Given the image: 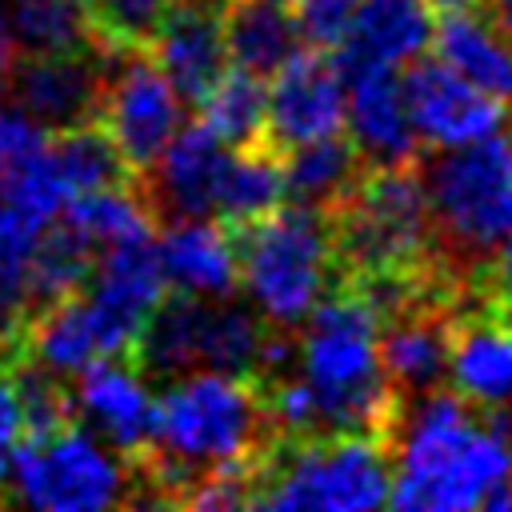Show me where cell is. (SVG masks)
<instances>
[{"label":"cell","instance_id":"obj_40","mask_svg":"<svg viewBox=\"0 0 512 512\" xmlns=\"http://www.w3.org/2000/svg\"><path fill=\"white\" fill-rule=\"evenodd\" d=\"M12 56H16V48H12V40H8V28H4V20H0V84H4V76H8V64H12Z\"/></svg>","mask_w":512,"mask_h":512},{"label":"cell","instance_id":"obj_34","mask_svg":"<svg viewBox=\"0 0 512 512\" xmlns=\"http://www.w3.org/2000/svg\"><path fill=\"white\" fill-rule=\"evenodd\" d=\"M168 4L172 0H88L92 32L108 48L148 44V36L160 24V16L168 12Z\"/></svg>","mask_w":512,"mask_h":512},{"label":"cell","instance_id":"obj_32","mask_svg":"<svg viewBox=\"0 0 512 512\" xmlns=\"http://www.w3.org/2000/svg\"><path fill=\"white\" fill-rule=\"evenodd\" d=\"M64 220H72L88 236V244L96 252L108 248V244H120V240H132V236H148L152 232L148 204L132 188H124V184L72 196L64 204Z\"/></svg>","mask_w":512,"mask_h":512},{"label":"cell","instance_id":"obj_33","mask_svg":"<svg viewBox=\"0 0 512 512\" xmlns=\"http://www.w3.org/2000/svg\"><path fill=\"white\" fill-rule=\"evenodd\" d=\"M12 384L20 396V412H24V436L52 432L72 420V396L64 388V376H56L32 360L12 372Z\"/></svg>","mask_w":512,"mask_h":512},{"label":"cell","instance_id":"obj_17","mask_svg":"<svg viewBox=\"0 0 512 512\" xmlns=\"http://www.w3.org/2000/svg\"><path fill=\"white\" fill-rule=\"evenodd\" d=\"M148 52L184 104H196L228 68L220 0H172L148 36Z\"/></svg>","mask_w":512,"mask_h":512},{"label":"cell","instance_id":"obj_6","mask_svg":"<svg viewBox=\"0 0 512 512\" xmlns=\"http://www.w3.org/2000/svg\"><path fill=\"white\" fill-rule=\"evenodd\" d=\"M0 488L28 508L96 512L132 496V472L112 444L68 420L52 432L20 436L0 456Z\"/></svg>","mask_w":512,"mask_h":512},{"label":"cell","instance_id":"obj_38","mask_svg":"<svg viewBox=\"0 0 512 512\" xmlns=\"http://www.w3.org/2000/svg\"><path fill=\"white\" fill-rule=\"evenodd\" d=\"M24 436V412H20V396L12 376L0 372V456Z\"/></svg>","mask_w":512,"mask_h":512},{"label":"cell","instance_id":"obj_26","mask_svg":"<svg viewBox=\"0 0 512 512\" xmlns=\"http://www.w3.org/2000/svg\"><path fill=\"white\" fill-rule=\"evenodd\" d=\"M280 160H284V196H288V204L312 208L320 216H332L348 200L356 180L364 176V160L356 156V148L340 132L296 144V148L280 152Z\"/></svg>","mask_w":512,"mask_h":512},{"label":"cell","instance_id":"obj_3","mask_svg":"<svg viewBox=\"0 0 512 512\" xmlns=\"http://www.w3.org/2000/svg\"><path fill=\"white\" fill-rule=\"evenodd\" d=\"M276 436L264 392L236 372H180L156 396L152 472L188 488L212 472H252V456ZM184 488V492H188ZM180 492V496H184Z\"/></svg>","mask_w":512,"mask_h":512},{"label":"cell","instance_id":"obj_4","mask_svg":"<svg viewBox=\"0 0 512 512\" xmlns=\"http://www.w3.org/2000/svg\"><path fill=\"white\" fill-rule=\"evenodd\" d=\"M432 248L456 272L476 276L512 240V136L500 128L468 144L436 148L420 168Z\"/></svg>","mask_w":512,"mask_h":512},{"label":"cell","instance_id":"obj_21","mask_svg":"<svg viewBox=\"0 0 512 512\" xmlns=\"http://www.w3.org/2000/svg\"><path fill=\"white\" fill-rule=\"evenodd\" d=\"M432 4L428 0H360L356 20L336 48L340 68H392L424 56L432 44Z\"/></svg>","mask_w":512,"mask_h":512},{"label":"cell","instance_id":"obj_22","mask_svg":"<svg viewBox=\"0 0 512 512\" xmlns=\"http://www.w3.org/2000/svg\"><path fill=\"white\" fill-rule=\"evenodd\" d=\"M428 48L480 92H488L504 108L512 104V36L488 12H476L468 4L440 8Z\"/></svg>","mask_w":512,"mask_h":512},{"label":"cell","instance_id":"obj_13","mask_svg":"<svg viewBox=\"0 0 512 512\" xmlns=\"http://www.w3.org/2000/svg\"><path fill=\"white\" fill-rule=\"evenodd\" d=\"M72 380V412L88 432H96L120 456H144L152 448L156 392L148 388L140 368L120 356H104L80 368Z\"/></svg>","mask_w":512,"mask_h":512},{"label":"cell","instance_id":"obj_31","mask_svg":"<svg viewBox=\"0 0 512 512\" xmlns=\"http://www.w3.org/2000/svg\"><path fill=\"white\" fill-rule=\"evenodd\" d=\"M48 152H52V160H56L72 196L112 188V184H128V164L120 160V152L112 148V140L104 136V128L96 120L52 132Z\"/></svg>","mask_w":512,"mask_h":512},{"label":"cell","instance_id":"obj_27","mask_svg":"<svg viewBox=\"0 0 512 512\" xmlns=\"http://www.w3.org/2000/svg\"><path fill=\"white\" fill-rule=\"evenodd\" d=\"M284 196V160L272 144L252 140L224 152L220 180H216V216L228 228H240L248 220L268 216L280 208Z\"/></svg>","mask_w":512,"mask_h":512},{"label":"cell","instance_id":"obj_41","mask_svg":"<svg viewBox=\"0 0 512 512\" xmlns=\"http://www.w3.org/2000/svg\"><path fill=\"white\" fill-rule=\"evenodd\" d=\"M432 8H460V4H472V0H428Z\"/></svg>","mask_w":512,"mask_h":512},{"label":"cell","instance_id":"obj_23","mask_svg":"<svg viewBox=\"0 0 512 512\" xmlns=\"http://www.w3.org/2000/svg\"><path fill=\"white\" fill-rule=\"evenodd\" d=\"M444 380H452V392L480 412L512 408V324L468 320L452 328Z\"/></svg>","mask_w":512,"mask_h":512},{"label":"cell","instance_id":"obj_24","mask_svg":"<svg viewBox=\"0 0 512 512\" xmlns=\"http://www.w3.org/2000/svg\"><path fill=\"white\" fill-rule=\"evenodd\" d=\"M448 344L452 324L440 312H420L408 304L380 320V364L388 384L404 396L440 388L448 376Z\"/></svg>","mask_w":512,"mask_h":512},{"label":"cell","instance_id":"obj_5","mask_svg":"<svg viewBox=\"0 0 512 512\" xmlns=\"http://www.w3.org/2000/svg\"><path fill=\"white\" fill-rule=\"evenodd\" d=\"M236 272L264 324L296 328L324 296L336 272L328 216L280 204L236 228Z\"/></svg>","mask_w":512,"mask_h":512},{"label":"cell","instance_id":"obj_18","mask_svg":"<svg viewBox=\"0 0 512 512\" xmlns=\"http://www.w3.org/2000/svg\"><path fill=\"white\" fill-rule=\"evenodd\" d=\"M84 292L132 348L148 312L168 292L160 260H156V236L148 232V236H132V240L100 248L92 260V272L84 280Z\"/></svg>","mask_w":512,"mask_h":512},{"label":"cell","instance_id":"obj_14","mask_svg":"<svg viewBox=\"0 0 512 512\" xmlns=\"http://www.w3.org/2000/svg\"><path fill=\"white\" fill-rule=\"evenodd\" d=\"M340 68V64H336ZM344 76V132L364 168L416 164L420 136L400 96V72L392 68H340Z\"/></svg>","mask_w":512,"mask_h":512},{"label":"cell","instance_id":"obj_25","mask_svg":"<svg viewBox=\"0 0 512 512\" xmlns=\"http://www.w3.org/2000/svg\"><path fill=\"white\" fill-rule=\"evenodd\" d=\"M228 64L272 76L292 52L304 48L288 0H224L220 4Z\"/></svg>","mask_w":512,"mask_h":512},{"label":"cell","instance_id":"obj_9","mask_svg":"<svg viewBox=\"0 0 512 512\" xmlns=\"http://www.w3.org/2000/svg\"><path fill=\"white\" fill-rule=\"evenodd\" d=\"M264 328L268 324L260 312L236 304L232 296L204 300L188 292H164V300L148 312L132 352L140 368L156 376H180L196 368L252 376Z\"/></svg>","mask_w":512,"mask_h":512},{"label":"cell","instance_id":"obj_39","mask_svg":"<svg viewBox=\"0 0 512 512\" xmlns=\"http://www.w3.org/2000/svg\"><path fill=\"white\" fill-rule=\"evenodd\" d=\"M484 12L512 36V0H484Z\"/></svg>","mask_w":512,"mask_h":512},{"label":"cell","instance_id":"obj_42","mask_svg":"<svg viewBox=\"0 0 512 512\" xmlns=\"http://www.w3.org/2000/svg\"><path fill=\"white\" fill-rule=\"evenodd\" d=\"M0 4H4V0H0Z\"/></svg>","mask_w":512,"mask_h":512},{"label":"cell","instance_id":"obj_1","mask_svg":"<svg viewBox=\"0 0 512 512\" xmlns=\"http://www.w3.org/2000/svg\"><path fill=\"white\" fill-rule=\"evenodd\" d=\"M296 336V368L268 380L264 404L276 432L336 436L388 428L396 388L380 364V316L360 292L324 296Z\"/></svg>","mask_w":512,"mask_h":512},{"label":"cell","instance_id":"obj_11","mask_svg":"<svg viewBox=\"0 0 512 512\" xmlns=\"http://www.w3.org/2000/svg\"><path fill=\"white\" fill-rule=\"evenodd\" d=\"M336 132H344V76L336 68V56L300 48L268 76L260 140L276 152H288Z\"/></svg>","mask_w":512,"mask_h":512},{"label":"cell","instance_id":"obj_37","mask_svg":"<svg viewBox=\"0 0 512 512\" xmlns=\"http://www.w3.org/2000/svg\"><path fill=\"white\" fill-rule=\"evenodd\" d=\"M476 280L484 284V292L500 304V308H512V240L488 256V264L476 272Z\"/></svg>","mask_w":512,"mask_h":512},{"label":"cell","instance_id":"obj_10","mask_svg":"<svg viewBox=\"0 0 512 512\" xmlns=\"http://www.w3.org/2000/svg\"><path fill=\"white\" fill-rule=\"evenodd\" d=\"M184 112H188L184 96L152 60L148 44L108 48L92 120L104 128L128 172H144L168 148V140L184 124Z\"/></svg>","mask_w":512,"mask_h":512},{"label":"cell","instance_id":"obj_2","mask_svg":"<svg viewBox=\"0 0 512 512\" xmlns=\"http://www.w3.org/2000/svg\"><path fill=\"white\" fill-rule=\"evenodd\" d=\"M392 488L400 512H472L512 476V408L472 412L448 388L416 392L392 408Z\"/></svg>","mask_w":512,"mask_h":512},{"label":"cell","instance_id":"obj_12","mask_svg":"<svg viewBox=\"0 0 512 512\" xmlns=\"http://www.w3.org/2000/svg\"><path fill=\"white\" fill-rule=\"evenodd\" d=\"M400 96L420 144L428 148L468 144L476 136L496 132L504 120L500 100L480 92L472 80H464L436 56H416L400 68Z\"/></svg>","mask_w":512,"mask_h":512},{"label":"cell","instance_id":"obj_15","mask_svg":"<svg viewBox=\"0 0 512 512\" xmlns=\"http://www.w3.org/2000/svg\"><path fill=\"white\" fill-rule=\"evenodd\" d=\"M100 72H104V60L88 56V48L36 52V56H12L0 88H8V96L28 116H36L48 132H60L96 116Z\"/></svg>","mask_w":512,"mask_h":512},{"label":"cell","instance_id":"obj_7","mask_svg":"<svg viewBox=\"0 0 512 512\" xmlns=\"http://www.w3.org/2000/svg\"><path fill=\"white\" fill-rule=\"evenodd\" d=\"M332 252L356 276L416 272L432 252L428 200L416 164L364 168L348 200L328 216Z\"/></svg>","mask_w":512,"mask_h":512},{"label":"cell","instance_id":"obj_36","mask_svg":"<svg viewBox=\"0 0 512 512\" xmlns=\"http://www.w3.org/2000/svg\"><path fill=\"white\" fill-rule=\"evenodd\" d=\"M48 136L52 132L36 116H28L12 96H0V172L36 156L48 144Z\"/></svg>","mask_w":512,"mask_h":512},{"label":"cell","instance_id":"obj_16","mask_svg":"<svg viewBox=\"0 0 512 512\" xmlns=\"http://www.w3.org/2000/svg\"><path fill=\"white\" fill-rule=\"evenodd\" d=\"M228 144H220L200 120L180 124L168 148L140 172L144 176V204L152 220H188V216H216V180Z\"/></svg>","mask_w":512,"mask_h":512},{"label":"cell","instance_id":"obj_29","mask_svg":"<svg viewBox=\"0 0 512 512\" xmlns=\"http://www.w3.org/2000/svg\"><path fill=\"white\" fill-rule=\"evenodd\" d=\"M0 20L16 56L76 52L88 48V40L96 36L88 0H4Z\"/></svg>","mask_w":512,"mask_h":512},{"label":"cell","instance_id":"obj_28","mask_svg":"<svg viewBox=\"0 0 512 512\" xmlns=\"http://www.w3.org/2000/svg\"><path fill=\"white\" fill-rule=\"evenodd\" d=\"M44 228V220L0 200V344L24 336L28 320L40 308L32 288V256Z\"/></svg>","mask_w":512,"mask_h":512},{"label":"cell","instance_id":"obj_20","mask_svg":"<svg viewBox=\"0 0 512 512\" xmlns=\"http://www.w3.org/2000/svg\"><path fill=\"white\" fill-rule=\"evenodd\" d=\"M156 260L172 292L224 300L240 284L232 228L216 224V216L164 220V232L156 236Z\"/></svg>","mask_w":512,"mask_h":512},{"label":"cell","instance_id":"obj_30","mask_svg":"<svg viewBox=\"0 0 512 512\" xmlns=\"http://www.w3.org/2000/svg\"><path fill=\"white\" fill-rule=\"evenodd\" d=\"M264 100H268V80L228 64L216 84L196 100L200 108V124L228 148L236 144H252L264 132Z\"/></svg>","mask_w":512,"mask_h":512},{"label":"cell","instance_id":"obj_8","mask_svg":"<svg viewBox=\"0 0 512 512\" xmlns=\"http://www.w3.org/2000/svg\"><path fill=\"white\" fill-rule=\"evenodd\" d=\"M392 460L368 432L308 436L292 456L252 484V508L276 512H364L388 504Z\"/></svg>","mask_w":512,"mask_h":512},{"label":"cell","instance_id":"obj_19","mask_svg":"<svg viewBox=\"0 0 512 512\" xmlns=\"http://www.w3.org/2000/svg\"><path fill=\"white\" fill-rule=\"evenodd\" d=\"M28 352L40 368L56 372V376H76L80 368H88L92 360L104 356H128V340L116 332V324L88 300L84 288L44 304L32 320H28Z\"/></svg>","mask_w":512,"mask_h":512},{"label":"cell","instance_id":"obj_35","mask_svg":"<svg viewBox=\"0 0 512 512\" xmlns=\"http://www.w3.org/2000/svg\"><path fill=\"white\" fill-rule=\"evenodd\" d=\"M356 4L360 0H292V20L296 32L304 40V48H320V52H336L356 20Z\"/></svg>","mask_w":512,"mask_h":512}]
</instances>
